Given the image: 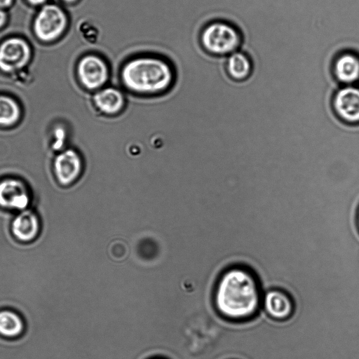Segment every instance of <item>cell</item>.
<instances>
[{"mask_svg": "<svg viewBox=\"0 0 359 359\" xmlns=\"http://www.w3.org/2000/svg\"><path fill=\"white\" fill-rule=\"evenodd\" d=\"M7 21V14L4 9L0 8V28H1Z\"/></svg>", "mask_w": 359, "mask_h": 359, "instance_id": "obj_17", "label": "cell"}, {"mask_svg": "<svg viewBox=\"0 0 359 359\" xmlns=\"http://www.w3.org/2000/svg\"><path fill=\"white\" fill-rule=\"evenodd\" d=\"M30 202L25 184L16 179L0 182V207L8 210H27Z\"/></svg>", "mask_w": 359, "mask_h": 359, "instance_id": "obj_10", "label": "cell"}, {"mask_svg": "<svg viewBox=\"0 0 359 359\" xmlns=\"http://www.w3.org/2000/svg\"><path fill=\"white\" fill-rule=\"evenodd\" d=\"M29 4L34 6L44 4L48 0H27Z\"/></svg>", "mask_w": 359, "mask_h": 359, "instance_id": "obj_19", "label": "cell"}, {"mask_svg": "<svg viewBox=\"0 0 359 359\" xmlns=\"http://www.w3.org/2000/svg\"><path fill=\"white\" fill-rule=\"evenodd\" d=\"M93 100L97 109L106 116L119 114L124 109L126 102L123 93L111 86L97 90Z\"/></svg>", "mask_w": 359, "mask_h": 359, "instance_id": "obj_13", "label": "cell"}, {"mask_svg": "<svg viewBox=\"0 0 359 359\" xmlns=\"http://www.w3.org/2000/svg\"><path fill=\"white\" fill-rule=\"evenodd\" d=\"M121 82L126 90L140 95H156L168 91L175 81L173 63L155 54L133 56L119 69Z\"/></svg>", "mask_w": 359, "mask_h": 359, "instance_id": "obj_2", "label": "cell"}, {"mask_svg": "<svg viewBox=\"0 0 359 359\" xmlns=\"http://www.w3.org/2000/svg\"><path fill=\"white\" fill-rule=\"evenodd\" d=\"M14 0H0V8H6L10 7Z\"/></svg>", "mask_w": 359, "mask_h": 359, "instance_id": "obj_18", "label": "cell"}, {"mask_svg": "<svg viewBox=\"0 0 359 359\" xmlns=\"http://www.w3.org/2000/svg\"><path fill=\"white\" fill-rule=\"evenodd\" d=\"M41 230V222L38 215L30 210L20 211L12 219L11 231L18 241L28 243L34 241Z\"/></svg>", "mask_w": 359, "mask_h": 359, "instance_id": "obj_11", "label": "cell"}, {"mask_svg": "<svg viewBox=\"0 0 359 359\" xmlns=\"http://www.w3.org/2000/svg\"><path fill=\"white\" fill-rule=\"evenodd\" d=\"M356 224H357L358 229L359 231V208L358 209L357 215H356Z\"/></svg>", "mask_w": 359, "mask_h": 359, "instance_id": "obj_20", "label": "cell"}, {"mask_svg": "<svg viewBox=\"0 0 359 359\" xmlns=\"http://www.w3.org/2000/svg\"><path fill=\"white\" fill-rule=\"evenodd\" d=\"M226 69L233 80L243 81L250 76L252 62L245 53L239 50L226 57Z\"/></svg>", "mask_w": 359, "mask_h": 359, "instance_id": "obj_15", "label": "cell"}, {"mask_svg": "<svg viewBox=\"0 0 359 359\" xmlns=\"http://www.w3.org/2000/svg\"><path fill=\"white\" fill-rule=\"evenodd\" d=\"M154 359H161V358H154Z\"/></svg>", "mask_w": 359, "mask_h": 359, "instance_id": "obj_22", "label": "cell"}, {"mask_svg": "<svg viewBox=\"0 0 359 359\" xmlns=\"http://www.w3.org/2000/svg\"><path fill=\"white\" fill-rule=\"evenodd\" d=\"M332 72L340 86L359 85V53L344 50L334 58Z\"/></svg>", "mask_w": 359, "mask_h": 359, "instance_id": "obj_9", "label": "cell"}, {"mask_svg": "<svg viewBox=\"0 0 359 359\" xmlns=\"http://www.w3.org/2000/svg\"><path fill=\"white\" fill-rule=\"evenodd\" d=\"M68 24L64 10L53 4L43 5L36 14L33 24L36 36L43 41H51L58 38Z\"/></svg>", "mask_w": 359, "mask_h": 359, "instance_id": "obj_5", "label": "cell"}, {"mask_svg": "<svg viewBox=\"0 0 359 359\" xmlns=\"http://www.w3.org/2000/svg\"><path fill=\"white\" fill-rule=\"evenodd\" d=\"M262 307L266 313L276 320H285L294 312L291 295L280 288H271L263 292Z\"/></svg>", "mask_w": 359, "mask_h": 359, "instance_id": "obj_8", "label": "cell"}, {"mask_svg": "<svg viewBox=\"0 0 359 359\" xmlns=\"http://www.w3.org/2000/svg\"><path fill=\"white\" fill-rule=\"evenodd\" d=\"M82 168V159L79 154L72 149L60 152L54 161V170L57 181L65 186L78 179Z\"/></svg>", "mask_w": 359, "mask_h": 359, "instance_id": "obj_12", "label": "cell"}, {"mask_svg": "<svg viewBox=\"0 0 359 359\" xmlns=\"http://www.w3.org/2000/svg\"><path fill=\"white\" fill-rule=\"evenodd\" d=\"M200 41L202 47L208 53L228 56L239 50L243 39L240 30L233 24L215 20L203 28Z\"/></svg>", "mask_w": 359, "mask_h": 359, "instance_id": "obj_3", "label": "cell"}, {"mask_svg": "<svg viewBox=\"0 0 359 359\" xmlns=\"http://www.w3.org/2000/svg\"><path fill=\"white\" fill-rule=\"evenodd\" d=\"M20 117V108L17 102L9 96L0 95V126H13Z\"/></svg>", "mask_w": 359, "mask_h": 359, "instance_id": "obj_16", "label": "cell"}, {"mask_svg": "<svg viewBox=\"0 0 359 359\" xmlns=\"http://www.w3.org/2000/svg\"><path fill=\"white\" fill-rule=\"evenodd\" d=\"M332 109L346 124L359 125V85L341 86L333 95Z\"/></svg>", "mask_w": 359, "mask_h": 359, "instance_id": "obj_6", "label": "cell"}, {"mask_svg": "<svg viewBox=\"0 0 359 359\" xmlns=\"http://www.w3.org/2000/svg\"><path fill=\"white\" fill-rule=\"evenodd\" d=\"M31 48L23 39L12 37L0 44V69L12 73L25 67L31 58Z\"/></svg>", "mask_w": 359, "mask_h": 359, "instance_id": "obj_7", "label": "cell"}, {"mask_svg": "<svg viewBox=\"0 0 359 359\" xmlns=\"http://www.w3.org/2000/svg\"><path fill=\"white\" fill-rule=\"evenodd\" d=\"M23 318L15 311L8 309L0 310V336L7 339L20 338L25 332Z\"/></svg>", "mask_w": 359, "mask_h": 359, "instance_id": "obj_14", "label": "cell"}, {"mask_svg": "<svg viewBox=\"0 0 359 359\" xmlns=\"http://www.w3.org/2000/svg\"><path fill=\"white\" fill-rule=\"evenodd\" d=\"M80 83L87 90L97 91L104 87L109 79V62L97 53H88L82 56L76 65Z\"/></svg>", "mask_w": 359, "mask_h": 359, "instance_id": "obj_4", "label": "cell"}, {"mask_svg": "<svg viewBox=\"0 0 359 359\" xmlns=\"http://www.w3.org/2000/svg\"><path fill=\"white\" fill-rule=\"evenodd\" d=\"M62 1H64L66 3H74V2L77 1L78 0H62Z\"/></svg>", "mask_w": 359, "mask_h": 359, "instance_id": "obj_21", "label": "cell"}, {"mask_svg": "<svg viewBox=\"0 0 359 359\" xmlns=\"http://www.w3.org/2000/svg\"><path fill=\"white\" fill-rule=\"evenodd\" d=\"M263 292L254 271L246 265H232L219 276L213 292V303L224 318L249 320L262 308Z\"/></svg>", "mask_w": 359, "mask_h": 359, "instance_id": "obj_1", "label": "cell"}]
</instances>
